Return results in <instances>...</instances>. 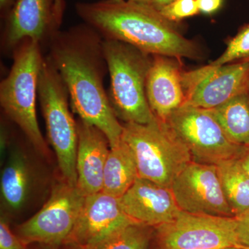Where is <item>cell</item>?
<instances>
[{
  "label": "cell",
  "mask_w": 249,
  "mask_h": 249,
  "mask_svg": "<svg viewBox=\"0 0 249 249\" xmlns=\"http://www.w3.org/2000/svg\"><path fill=\"white\" fill-rule=\"evenodd\" d=\"M138 178L137 163L132 150L121 139L117 146L110 147L105 166L102 191L120 198Z\"/></svg>",
  "instance_id": "ac0fdd59"
},
{
  "label": "cell",
  "mask_w": 249,
  "mask_h": 249,
  "mask_svg": "<svg viewBox=\"0 0 249 249\" xmlns=\"http://www.w3.org/2000/svg\"><path fill=\"white\" fill-rule=\"evenodd\" d=\"M210 110L232 142L249 147V90Z\"/></svg>",
  "instance_id": "d6986e66"
},
{
  "label": "cell",
  "mask_w": 249,
  "mask_h": 249,
  "mask_svg": "<svg viewBox=\"0 0 249 249\" xmlns=\"http://www.w3.org/2000/svg\"><path fill=\"white\" fill-rule=\"evenodd\" d=\"M103 51L110 77L108 96L118 119L144 124L156 122L146 96L150 55L124 42L105 39Z\"/></svg>",
  "instance_id": "277c9868"
},
{
  "label": "cell",
  "mask_w": 249,
  "mask_h": 249,
  "mask_svg": "<svg viewBox=\"0 0 249 249\" xmlns=\"http://www.w3.org/2000/svg\"><path fill=\"white\" fill-rule=\"evenodd\" d=\"M236 219L239 245L242 248L249 249V211L236 217Z\"/></svg>",
  "instance_id": "d4e9b609"
},
{
  "label": "cell",
  "mask_w": 249,
  "mask_h": 249,
  "mask_svg": "<svg viewBox=\"0 0 249 249\" xmlns=\"http://www.w3.org/2000/svg\"><path fill=\"white\" fill-rule=\"evenodd\" d=\"M121 139L132 150L139 178L171 188L191 160L186 145L169 126L157 119L151 124L125 123Z\"/></svg>",
  "instance_id": "5b68a950"
},
{
  "label": "cell",
  "mask_w": 249,
  "mask_h": 249,
  "mask_svg": "<svg viewBox=\"0 0 249 249\" xmlns=\"http://www.w3.org/2000/svg\"><path fill=\"white\" fill-rule=\"evenodd\" d=\"M244 61L249 62V58H247V59H245V60H244Z\"/></svg>",
  "instance_id": "d6a6232c"
},
{
  "label": "cell",
  "mask_w": 249,
  "mask_h": 249,
  "mask_svg": "<svg viewBox=\"0 0 249 249\" xmlns=\"http://www.w3.org/2000/svg\"><path fill=\"white\" fill-rule=\"evenodd\" d=\"M35 174L27 155L19 149L10 152L1 173L3 207L9 213L19 212L30 199Z\"/></svg>",
  "instance_id": "e0dca14e"
},
{
  "label": "cell",
  "mask_w": 249,
  "mask_h": 249,
  "mask_svg": "<svg viewBox=\"0 0 249 249\" xmlns=\"http://www.w3.org/2000/svg\"><path fill=\"white\" fill-rule=\"evenodd\" d=\"M165 124L198 163L217 165L240 160L249 149L232 142L210 109L184 105L173 111Z\"/></svg>",
  "instance_id": "52a82bcc"
},
{
  "label": "cell",
  "mask_w": 249,
  "mask_h": 249,
  "mask_svg": "<svg viewBox=\"0 0 249 249\" xmlns=\"http://www.w3.org/2000/svg\"><path fill=\"white\" fill-rule=\"evenodd\" d=\"M38 98L49 142L56 155L62 179L77 186V123L69 107L66 85L48 56L44 57L41 66Z\"/></svg>",
  "instance_id": "8992f818"
},
{
  "label": "cell",
  "mask_w": 249,
  "mask_h": 249,
  "mask_svg": "<svg viewBox=\"0 0 249 249\" xmlns=\"http://www.w3.org/2000/svg\"><path fill=\"white\" fill-rule=\"evenodd\" d=\"M155 229L159 249L240 247L235 217H218L181 211L173 221Z\"/></svg>",
  "instance_id": "9c48e42d"
},
{
  "label": "cell",
  "mask_w": 249,
  "mask_h": 249,
  "mask_svg": "<svg viewBox=\"0 0 249 249\" xmlns=\"http://www.w3.org/2000/svg\"><path fill=\"white\" fill-rule=\"evenodd\" d=\"M170 188L181 211L235 217L223 191L217 165L191 160L174 179Z\"/></svg>",
  "instance_id": "30bf717a"
},
{
  "label": "cell",
  "mask_w": 249,
  "mask_h": 249,
  "mask_svg": "<svg viewBox=\"0 0 249 249\" xmlns=\"http://www.w3.org/2000/svg\"><path fill=\"white\" fill-rule=\"evenodd\" d=\"M175 59L153 55L146 80V96L155 117L165 123L170 114L184 106L183 73Z\"/></svg>",
  "instance_id": "9a60e30c"
},
{
  "label": "cell",
  "mask_w": 249,
  "mask_h": 249,
  "mask_svg": "<svg viewBox=\"0 0 249 249\" xmlns=\"http://www.w3.org/2000/svg\"><path fill=\"white\" fill-rule=\"evenodd\" d=\"M175 0H155L153 3L151 4L152 6L155 8L156 9L160 10L165 5L170 4V3L173 2Z\"/></svg>",
  "instance_id": "83f0119b"
},
{
  "label": "cell",
  "mask_w": 249,
  "mask_h": 249,
  "mask_svg": "<svg viewBox=\"0 0 249 249\" xmlns=\"http://www.w3.org/2000/svg\"><path fill=\"white\" fill-rule=\"evenodd\" d=\"M134 224L119 198L101 191L85 196L83 207L65 245L70 249L90 248Z\"/></svg>",
  "instance_id": "7c38bea8"
},
{
  "label": "cell",
  "mask_w": 249,
  "mask_h": 249,
  "mask_svg": "<svg viewBox=\"0 0 249 249\" xmlns=\"http://www.w3.org/2000/svg\"><path fill=\"white\" fill-rule=\"evenodd\" d=\"M241 163L243 165L246 171L249 173V149L246 152L245 155L240 159Z\"/></svg>",
  "instance_id": "f1b7e54d"
},
{
  "label": "cell",
  "mask_w": 249,
  "mask_h": 249,
  "mask_svg": "<svg viewBox=\"0 0 249 249\" xmlns=\"http://www.w3.org/2000/svg\"><path fill=\"white\" fill-rule=\"evenodd\" d=\"M249 58V24L243 26L228 44L222 55L208 65L211 68L223 66Z\"/></svg>",
  "instance_id": "7402d4cb"
},
{
  "label": "cell",
  "mask_w": 249,
  "mask_h": 249,
  "mask_svg": "<svg viewBox=\"0 0 249 249\" xmlns=\"http://www.w3.org/2000/svg\"><path fill=\"white\" fill-rule=\"evenodd\" d=\"M65 6V0H16L4 18V47L14 49L28 38L50 40L60 31Z\"/></svg>",
  "instance_id": "4fadbf2b"
},
{
  "label": "cell",
  "mask_w": 249,
  "mask_h": 249,
  "mask_svg": "<svg viewBox=\"0 0 249 249\" xmlns=\"http://www.w3.org/2000/svg\"><path fill=\"white\" fill-rule=\"evenodd\" d=\"M41 44L24 39L14 48V62L9 74L0 84V104L5 114L22 129L39 153L49 155L36 114L38 80L44 57Z\"/></svg>",
  "instance_id": "3957f363"
},
{
  "label": "cell",
  "mask_w": 249,
  "mask_h": 249,
  "mask_svg": "<svg viewBox=\"0 0 249 249\" xmlns=\"http://www.w3.org/2000/svg\"><path fill=\"white\" fill-rule=\"evenodd\" d=\"M224 249H247L242 248V247H229V248Z\"/></svg>",
  "instance_id": "1f68e13d"
},
{
  "label": "cell",
  "mask_w": 249,
  "mask_h": 249,
  "mask_svg": "<svg viewBox=\"0 0 249 249\" xmlns=\"http://www.w3.org/2000/svg\"><path fill=\"white\" fill-rule=\"evenodd\" d=\"M114 1H122V0H114Z\"/></svg>",
  "instance_id": "836d02e7"
},
{
  "label": "cell",
  "mask_w": 249,
  "mask_h": 249,
  "mask_svg": "<svg viewBox=\"0 0 249 249\" xmlns=\"http://www.w3.org/2000/svg\"><path fill=\"white\" fill-rule=\"evenodd\" d=\"M196 1L199 13L211 16L221 9L224 0H196Z\"/></svg>",
  "instance_id": "484cf974"
},
{
  "label": "cell",
  "mask_w": 249,
  "mask_h": 249,
  "mask_svg": "<svg viewBox=\"0 0 249 249\" xmlns=\"http://www.w3.org/2000/svg\"><path fill=\"white\" fill-rule=\"evenodd\" d=\"M221 184L235 217L249 211V175L240 160H232L217 165Z\"/></svg>",
  "instance_id": "ffe728a7"
},
{
  "label": "cell",
  "mask_w": 249,
  "mask_h": 249,
  "mask_svg": "<svg viewBox=\"0 0 249 249\" xmlns=\"http://www.w3.org/2000/svg\"><path fill=\"white\" fill-rule=\"evenodd\" d=\"M80 19L105 40L120 41L152 55L177 59L201 57L197 45L151 5L129 0L78 2Z\"/></svg>",
  "instance_id": "7a4b0ae2"
},
{
  "label": "cell",
  "mask_w": 249,
  "mask_h": 249,
  "mask_svg": "<svg viewBox=\"0 0 249 249\" xmlns=\"http://www.w3.org/2000/svg\"><path fill=\"white\" fill-rule=\"evenodd\" d=\"M0 249H25L17 235L11 231L9 219L4 215L0 219Z\"/></svg>",
  "instance_id": "cb8c5ba5"
},
{
  "label": "cell",
  "mask_w": 249,
  "mask_h": 249,
  "mask_svg": "<svg viewBox=\"0 0 249 249\" xmlns=\"http://www.w3.org/2000/svg\"><path fill=\"white\" fill-rule=\"evenodd\" d=\"M134 2L142 3V4L151 5L155 0H129Z\"/></svg>",
  "instance_id": "f546056e"
},
{
  "label": "cell",
  "mask_w": 249,
  "mask_h": 249,
  "mask_svg": "<svg viewBox=\"0 0 249 249\" xmlns=\"http://www.w3.org/2000/svg\"><path fill=\"white\" fill-rule=\"evenodd\" d=\"M76 123L77 187L86 196L103 191L105 166L110 145L106 136L97 127L80 119Z\"/></svg>",
  "instance_id": "2e32d148"
},
{
  "label": "cell",
  "mask_w": 249,
  "mask_h": 249,
  "mask_svg": "<svg viewBox=\"0 0 249 249\" xmlns=\"http://www.w3.org/2000/svg\"><path fill=\"white\" fill-rule=\"evenodd\" d=\"M16 0H0V11L1 17L4 18L9 14L10 11L14 6Z\"/></svg>",
  "instance_id": "4316f807"
},
{
  "label": "cell",
  "mask_w": 249,
  "mask_h": 249,
  "mask_svg": "<svg viewBox=\"0 0 249 249\" xmlns=\"http://www.w3.org/2000/svg\"><path fill=\"white\" fill-rule=\"evenodd\" d=\"M185 105L205 109L222 106L249 90V62L237 61L223 66H209L183 73Z\"/></svg>",
  "instance_id": "8fae6325"
},
{
  "label": "cell",
  "mask_w": 249,
  "mask_h": 249,
  "mask_svg": "<svg viewBox=\"0 0 249 249\" xmlns=\"http://www.w3.org/2000/svg\"><path fill=\"white\" fill-rule=\"evenodd\" d=\"M78 187L62 179L48 201L33 217L18 226L16 235L24 247L37 244L55 249L65 245L84 203Z\"/></svg>",
  "instance_id": "ba28073f"
},
{
  "label": "cell",
  "mask_w": 249,
  "mask_h": 249,
  "mask_svg": "<svg viewBox=\"0 0 249 249\" xmlns=\"http://www.w3.org/2000/svg\"><path fill=\"white\" fill-rule=\"evenodd\" d=\"M42 246V245H41ZM25 249H53L49 248V247H45V246H42V247L41 248H34V247H31V246H28V247H25Z\"/></svg>",
  "instance_id": "4dcf8cb0"
},
{
  "label": "cell",
  "mask_w": 249,
  "mask_h": 249,
  "mask_svg": "<svg viewBox=\"0 0 249 249\" xmlns=\"http://www.w3.org/2000/svg\"><path fill=\"white\" fill-rule=\"evenodd\" d=\"M150 227L134 224L124 228L101 243L85 249H148Z\"/></svg>",
  "instance_id": "44dd1931"
},
{
  "label": "cell",
  "mask_w": 249,
  "mask_h": 249,
  "mask_svg": "<svg viewBox=\"0 0 249 249\" xmlns=\"http://www.w3.org/2000/svg\"><path fill=\"white\" fill-rule=\"evenodd\" d=\"M119 201L132 220L150 227L171 222L181 212L171 188L140 178Z\"/></svg>",
  "instance_id": "5bb4252c"
},
{
  "label": "cell",
  "mask_w": 249,
  "mask_h": 249,
  "mask_svg": "<svg viewBox=\"0 0 249 249\" xmlns=\"http://www.w3.org/2000/svg\"><path fill=\"white\" fill-rule=\"evenodd\" d=\"M49 44L48 57L66 85L73 111L103 132L110 147L117 146L124 127L104 88L108 70L102 37L83 23L58 31Z\"/></svg>",
  "instance_id": "6da1fadb"
},
{
  "label": "cell",
  "mask_w": 249,
  "mask_h": 249,
  "mask_svg": "<svg viewBox=\"0 0 249 249\" xmlns=\"http://www.w3.org/2000/svg\"><path fill=\"white\" fill-rule=\"evenodd\" d=\"M159 11L163 17L175 23L199 14L196 0H175Z\"/></svg>",
  "instance_id": "603a6c76"
}]
</instances>
